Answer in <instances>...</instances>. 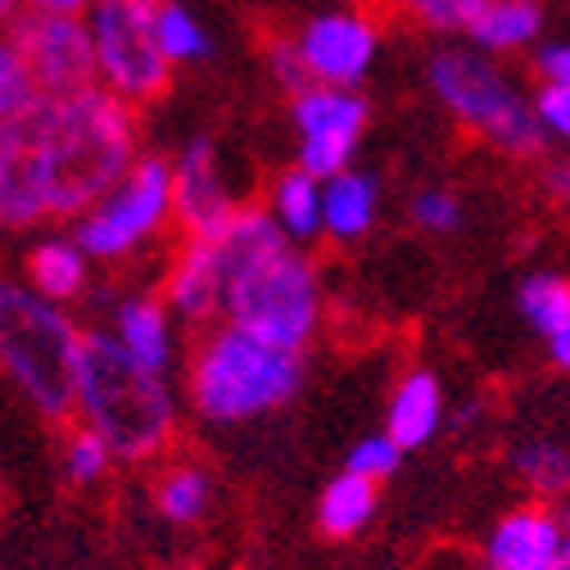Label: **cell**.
<instances>
[{
  "label": "cell",
  "mask_w": 570,
  "mask_h": 570,
  "mask_svg": "<svg viewBox=\"0 0 570 570\" xmlns=\"http://www.w3.org/2000/svg\"><path fill=\"white\" fill-rule=\"evenodd\" d=\"M136 114L105 87L37 96L0 127V232L82 218L140 159Z\"/></svg>",
  "instance_id": "cell-1"
},
{
  "label": "cell",
  "mask_w": 570,
  "mask_h": 570,
  "mask_svg": "<svg viewBox=\"0 0 570 570\" xmlns=\"http://www.w3.org/2000/svg\"><path fill=\"white\" fill-rule=\"evenodd\" d=\"M218 249L227 272L223 322L267 344L308 353L326 317V291L304 245L285 236L267 208L240 204L232 227L218 236Z\"/></svg>",
  "instance_id": "cell-2"
},
{
  "label": "cell",
  "mask_w": 570,
  "mask_h": 570,
  "mask_svg": "<svg viewBox=\"0 0 570 570\" xmlns=\"http://www.w3.org/2000/svg\"><path fill=\"white\" fill-rule=\"evenodd\" d=\"M73 416L114 444L118 462H159L177 440L168 376L140 367L109 331H87Z\"/></svg>",
  "instance_id": "cell-3"
},
{
  "label": "cell",
  "mask_w": 570,
  "mask_h": 570,
  "mask_svg": "<svg viewBox=\"0 0 570 570\" xmlns=\"http://www.w3.org/2000/svg\"><path fill=\"white\" fill-rule=\"evenodd\" d=\"M304 353L267 344L232 322L199 331L186 358V403L208 425H245L304 390Z\"/></svg>",
  "instance_id": "cell-4"
},
{
  "label": "cell",
  "mask_w": 570,
  "mask_h": 570,
  "mask_svg": "<svg viewBox=\"0 0 570 570\" xmlns=\"http://www.w3.org/2000/svg\"><path fill=\"white\" fill-rule=\"evenodd\" d=\"M87 331L73 313L41 299L19 276H0V372L50 421H68L78 403V363Z\"/></svg>",
  "instance_id": "cell-5"
},
{
  "label": "cell",
  "mask_w": 570,
  "mask_h": 570,
  "mask_svg": "<svg viewBox=\"0 0 570 570\" xmlns=\"http://www.w3.org/2000/svg\"><path fill=\"white\" fill-rule=\"evenodd\" d=\"M431 91L435 100L471 131L484 146H493L508 159H534L543 150V122L534 114V100H525L503 73L498 63L480 50H440L431 55Z\"/></svg>",
  "instance_id": "cell-6"
},
{
  "label": "cell",
  "mask_w": 570,
  "mask_h": 570,
  "mask_svg": "<svg viewBox=\"0 0 570 570\" xmlns=\"http://www.w3.org/2000/svg\"><path fill=\"white\" fill-rule=\"evenodd\" d=\"M173 227H177L173 164L159 155H140L131 173L73 223V236L96 263L114 267V263L146 254Z\"/></svg>",
  "instance_id": "cell-7"
},
{
  "label": "cell",
  "mask_w": 570,
  "mask_h": 570,
  "mask_svg": "<svg viewBox=\"0 0 570 570\" xmlns=\"http://www.w3.org/2000/svg\"><path fill=\"white\" fill-rule=\"evenodd\" d=\"M159 0H96L91 10L100 87L131 109L155 105L173 82V59L159 41Z\"/></svg>",
  "instance_id": "cell-8"
},
{
  "label": "cell",
  "mask_w": 570,
  "mask_h": 570,
  "mask_svg": "<svg viewBox=\"0 0 570 570\" xmlns=\"http://www.w3.org/2000/svg\"><path fill=\"white\" fill-rule=\"evenodd\" d=\"M10 41L19 46L41 96H73V91L100 87V55H96L91 23L73 14L28 10L10 23Z\"/></svg>",
  "instance_id": "cell-9"
},
{
  "label": "cell",
  "mask_w": 570,
  "mask_h": 570,
  "mask_svg": "<svg viewBox=\"0 0 570 570\" xmlns=\"http://www.w3.org/2000/svg\"><path fill=\"white\" fill-rule=\"evenodd\" d=\"M291 118L299 131V168L331 181L348 168L358 136L367 127V100L344 87H304L291 96Z\"/></svg>",
  "instance_id": "cell-10"
},
{
  "label": "cell",
  "mask_w": 570,
  "mask_h": 570,
  "mask_svg": "<svg viewBox=\"0 0 570 570\" xmlns=\"http://www.w3.org/2000/svg\"><path fill=\"white\" fill-rule=\"evenodd\" d=\"M173 195H177V236H190V240L223 236L240 213L236 195L223 181V164L208 136L190 140L173 159Z\"/></svg>",
  "instance_id": "cell-11"
},
{
  "label": "cell",
  "mask_w": 570,
  "mask_h": 570,
  "mask_svg": "<svg viewBox=\"0 0 570 570\" xmlns=\"http://www.w3.org/2000/svg\"><path fill=\"white\" fill-rule=\"evenodd\" d=\"M484 570H570L566 517L548 503L503 512L484 534Z\"/></svg>",
  "instance_id": "cell-12"
},
{
  "label": "cell",
  "mask_w": 570,
  "mask_h": 570,
  "mask_svg": "<svg viewBox=\"0 0 570 570\" xmlns=\"http://www.w3.org/2000/svg\"><path fill=\"white\" fill-rule=\"evenodd\" d=\"M295 46L308 82L353 91V82H363L376 59V28L363 14H322Z\"/></svg>",
  "instance_id": "cell-13"
},
{
  "label": "cell",
  "mask_w": 570,
  "mask_h": 570,
  "mask_svg": "<svg viewBox=\"0 0 570 570\" xmlns=\"http://www.w3.org/2000/svg\"><path fill=\"white\" fill-rule=\"evenodd\" d=\"M223 291H227V272H223L218 236L213 240L181 236V245L173 249L164 281H159V295L173 308V317L186 326H199V331L218 326L223 322Z\"/></svg>",
  "instance_id": "cell-14"
},
{
  "label": "cell",
  "mask_w": 570,
  "mask_h": 570,
  "mask_svg": "<svg viewBox=\"0 0 570 570\" xmlns=\"http://www.w3.org/2000/svg\"><path fill=\"white\" fill-rule=\"evenodd\" d=\"M140 367L150 372H173L177 363V317L164 304V295H122L109 313L105 326Z\"/></svg>",
  "instance_id": "cell-15"
},
{
  "label": "cell",
  "mask_w": 570,
  "mask_h": 570,
  "mask_svg": "<svg viewBox=\"0 0 570 570\" xmlns=\"http://www.w3.org/2000/svg\"><path fill=\"white\" fill-rule=\"evenodd\" d=\"M449 425V407H444V385L435 372H403L394 394H390V407H385V435L412 453V449H425L440 431Z\"/></svg>",
  "instance_id": "cell-16"
},
{
  "label": "cell",
  "mask_w": 570,
  "mask_h": 570,
  "mask_svg": "<svg viewBox=\"0 0 570 570\" xmlns=\"http://www.w3.org/2000/svg\"><path fill=\"white\" fill-rule=\"evenodd\" d=\"M91 267L96 258L78 245V236H41L23 254V281L59 308L78 304L91 291Z\"/></svg>",
  "instance_id": "cell-17"
},
{
  "label": "cell",
  "mask_w": 570,
  "mask_h": 570,
  "mask_svg": "<svg viewBox=\"0 0 570 570\" xmlns=\"http://www.w3.org/2000/svg\"><path fill=\"white\" fill-rule=\"evenodd\" d=\"M267 213H272V223L285 236H291L295 245H308V240L326 236V181L313 177V173H304L299 164L285 168L272 181Z\"/></svg>",
  "instance_id": "cell-18"
},
{
  "label": "cell",
  "mask_w": 570,
  "mask_h": 570,
  "mask_svg": "<svg viewBox=\"0 0 570 570\" xmlns=\"http://www.w3.org/2000/svg\"><path fill=\"white\" fill-rule=\"evenodd\" d=\"M150 503L168 525H199L213 508V471L195 458H168L155 475Z\"/></svg>",
  "instance_id": "cell-19"
},
{
  "label": "cell",
  "mask_w": 570,
  "mask_h": 570,
  "mask_svg": "<svg viewBox=\"0 0 570 570\" xmlns=\"http://www.w3.org/2000/svg\"><path fill=\"white\" fill-rule=\"evenodd\" d=\"M376 208H381V190L372 173L344 168L326 181V240L335 245H353L376 227Z\"/></svg>",
  "instance_id": "cell-20"
},
{
  "label": "cell",
  "mask_w": 570,
  "mask_h": 570,
  "mask_svg": "<svg viewBox=\"0 0 570 570\" xmlns=\"http://www.w3.org/2000/svg\"><path fill=\"white\" fill-rule=\"evenodd\" d=\"M376 508H381V484L358 471H340L317 498V530L326 539H353L372 525Z\"/></svg>",
  "instance_id": "cell-21"
},
{
  "label": "cell",
  "mask_w": 570,
  "mask_h": 570,
  "mask_svg": "<svg viewBox=\"0 0 570 570\" xmlns=\"http://www.w3.org/2000/svg\"><path fill=\"white\" fill-rule=\"evenodd\" d=\"M539 28H543L539 0H489L484 14L471 23V41L489 55H508V50L530 46Z\"/></svg>",
  "instance_id": "cell-22"
},
{
  "label": "cell",
  "mask_w": 570,
  "mask_h": 570,
  "mask_svg": "<svg viewBox=\"0 0 570 570\" xmlns=\"http://www.w3.org/2000/svg\"><path fill=\"white\" fill-rule=\"evenodd\" d=\"M114 466H118V453L100 431H91V425H82V421L68 425L63 440H59V471H63L68 484L96 489V484L109 480Z\"/></svg>",
  "instance_id": "cell-23"
},
{
  "label": "cell",
  "mask_w": 570,
  "mask_h": 570,
  "mask_svg": "<svg viewBox=\"0 0 570 570\" xmlns=\"http://www.w3.org/2000/svg\"><path fill=\"white\" fill-rule=\"evenodd\" d=\"M517 308L530 331L552 340L570 322V276L566 272H530L517 291Z\"/></svg>",
  "instance_id": "cell-24"
},
{
  "label": "cell",
  "mask_w": 570,
  "mask_h": 570,
  "mask_svg": "<svg viewBox=\"0 0 570 570\" xmlns=\"http://www.w3.org/2000/svg\"><path fill=\"white\" fill-rule=\"evenodd\" d=\"M521 484L539 498V503H552V498H570V449L552 444V440H530L517 449L512 458Z\"/></svg>",
  "instance_id": "cell-25"
},
{
  "label": "cell",
  "mask_w": 570,
  "mask_h": 570,
  "mask_svg": "<svg viewBox=\"0 0 570 570\" xmlns=\"http://www.w3.org/2000/svg\"><path fill=\"white\" fill-rule=\"evenodd\" d=\"M37 82L28 73V63L19 55V46L10 37H0V127L14 122L19 114H28L37 105Z\"/></svg>",
  "instance_id": "cell-26"
},
{
  "label": "cell",
  "mask_w": 570,
  "mask_h": 570,
  "mask_svg": "<svg viewBox=\"0 0 570 570\" xmlns=\"http://www.w3.org/2000/svg\"><path fill=\"white\" fill-rule=\"evenodd\" d=\"M403 14L431 32H471L489 0H399Z\"/></svg>",
  "instance_id": "cell-27"
},
{
  "label": "cell",
  "mask_w": 570,
  "mask_h": 570,
  "mask_svg": "<svg viewBox=\"0 0 570 570\" xmlns=\"http://www.w3.org/2000/svg\"><path fill=\"white\" fill-rule=\"evenodd\" d=\"M159 41H164V55L173 63H195L208 55V37L204 28L181 10V6H164L159 10Z\"/></svg>",
  "instance_id": "cell-28"
},
{
  "label": "cell",
  "mask_w": 570,
  "mask_h": 570,
  "mask_svg": "<svg viewBox=\"0 0 570 570\" xmlns=\"http://www.w3.org/2000/svg\"><path fill=\"white\" fill-rule=\"evenodd\" d=\"M412 223L425 236H453L462 227V199L444 186H425L412 195Z\"/></svg>",
  "instance_id": "cell-29"
},
{
  "label": "cell",
  "mask_w": 570,
  "mask_h": 570,
  "mask_svg": "<svg viewBox=\"0 0 570 570\" xmlns=\"http://www.w3.org/2000/svg\"><path fill=\"white\" fill-rule=\"evenodd\" d=\"M403 466V449L381 431V435H367V440H358L348 449V462H344V471H358V475H367V480H390L394 471Z\"/></svg>",
  "instance_id": "cell-30"
},
{
  "label": "cell",
  "mask_w": 570,
  "mask_h": 570,
  "mask_svg": "<svg viewBox=\"0 0 570 570\" xmlns=\"http://www.w3.org/2000/svg\"><path fill=\"white\" fill-rule=\"evenodd\" d=\"M534 114H539V122H543V131H552L557 140H566L570 146V91L566 87H539V96H534Z\"/></svg>",
  "instance_id": "cell-31"
},
{
  "label": "cell",
  "mask_w": 570,
  "mask_h": 570,
  "mask_svg": "<svg viewBox=\"0 0 570 570\" xmlns=\"http://www.w3.org/2000/svg\"><path fill=\"white\" fill-rule=\"evenodd\" d=\"M534 63H539V78H543L548 87H566V91H570V41L543 46Z\"/></svg>",
  "instance_id": "cell-32"
},
{
  "label": "cell",
  "mask_w": 570,
  "mask_h": 570,
  "mask_svg": "<svg viewBox=\"0 0 570 570\" xmlns=\"http://www.w3.org/2000/svg\"><path fill=\"white\" fill-rule=\"evenodd\" d=\"M32 10H46V14H82V10H96V0H28Z\"/></svg>",
  "instance_id": "cell-33"
},
{
  "label": "cell",
  "mask_w": 570,
  "mask_h": 570,
  "mask_svg": "<svg viewBox=\"0 0 570 570\" xmlns=\"http://www.w3.org/2000/svg\"><path fill=\"white\" fill-rule=\"evenodd\" d=\"M548 348H552V363H557L561 372H570V322L548 340Z\"/></svg>",
  "instance_id": "cell-34"
},
{
  "label": "cell",
  "mask_w": 570,
  "mask_h": 570,
  "mask_svg": "<svg viewBox=\"0 0 570 570\" xmlns=\"http://www.w3.org/2000/svg\"><path fill=\"white\" fill-rule=\"evenodd\" d=\"M548 186H552V195L570 199V164H557V168L548 173Z\"/></svg>",
  "instance_id": "cell-35"
},
{
  "label": "cell",
  "mask_w": 570,
  "mask_h": 570,
  "mask_svg": "<svg viewBox=\"0 0 570 570\" xmlns=\"http://www.w3.org/2000/svg\"><path fill=\"white\" fill-rule=\"evenodd\" d=\"M19 19V0H0V23H14Z\"/></svg>",
  "instance_id": "cell-36"
},
{
  "label": "cell",
  "mask_w": 570,
  "mask_h": 570,
  "mask_svg": "<svg viewBox=\"0 0 570 570\" xmlns=\"http://www.w3.org/2000/svg\"><path fill=\"white\" fill-rule=\"evenodd\" d=\"M566 530H570V508H566Z\"/></svg>",
  "instance_id": "cell-37"
}]
</instances>
